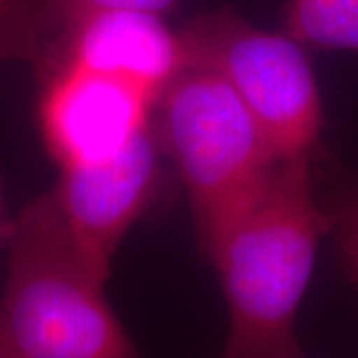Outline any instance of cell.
I'll return each instance as SVG.
<instances>
[{
  "instance_id": "obj_3",
  "label": "cell",
  "mask_w": 358,
  "mask_h": 358,
  "mask_svg": "<svg viewBox=\"0 0 358 358\" xmlns=\"http://www.w3.org/2000/svg\"><path fill=\"white\" fill-rule=\"evenodd\" d=\"M154 112L157 143L178 169L209 257L263 189L279 157L237 92L203 66L183 68Z\"/></svg>"
},
{
  "instance_id": "obj_9",
  "label": "cell",
  "mask_w": 358,
  "mask_h": 358,
  "mask_svg": "<svg viewBox=\"0 0 358 358\" xmlns=\"http://www.w3.org/2000/svg\"><path fill=\"white\" fill-rule=\"evenodd\" d=\"M178 2L179 0H0V8L20 16L34 28L42 56L52 40L88 14L122 8L167 14L178 6Z\"/></svg>"
},
{
  "instance_id": "obj_1",
  "label": "cell",
  "mask_w": 358,
  "mask_h": 358,
  "mask_svg": "<svg viewBox=\"0 0 358 358\" xmlns=\"http://www.w3.org/2000/svg\"><path fill=\"white\" fill-rule=\"evenodd\" d=\"M313 155L279 159L263 189L211 251L229 307L223 355L294 358L303 355L296 315L333 215L317 199Z\"/></svg>"
},
{
  "instance_id": "obj_13",
  "label": "cell",
  "mask_w": 358,
  "mask_h": 358,
  "mask_svg": "<svg viewBox=\"0 0 358 358\" xmlns=\"http://www.w3.org/2000/svg\"><path fill=\"white\" fill-rule=\"evenodd\" d=\"M6 229H8V221L4 219V203H2V183H0V245L6 239Z\"/></svg>"
},
{
  "instance_id": "obj_5",
  "label": "cell",
  "mask_w": 358,
  "mask_h": 358,
  "mask_svg": "<svg viewBox=\"0 0 358 358\" xmlns=\"http://www.w3.org/2000/svg\"><path fill=\"white\" fill-rule=\"evenodd\" d=\"M40 82V134L60 169L110 159L152 126L157 98L136 82L84 68Z\"/></svg>"
},
{
  "instance_id": "obj_10",
  "label": "cell",
  "mask_w": 358,
  "mask_h": 358,
  "mask_svg": "<svg viewBox=\"0 0 358 358\" xmlns=\"http://www.w3.org/2000/svg\"><path fill=\"white\" fill-rule=\"evenodd\" d=\"M329 211L333 215L331 235L338 255L358 287V183L338 193L336 201L329 205Z\"/></svg>"
},
{
  "instance_id": "obj_4",
  "label": "cell",
  "mask_w": 358,
  "mask_h": 358,
  "mask_svg": "<svg viewBox=\"0 0 358 358\" xmlns=\"http://www.w3.org/2000/svg\"><path fill=\"white\" fill-rule=\"evenodd\" d=\"M179 32L187 64L213 70L237 92L279 159L315 155L324 114L305 44L251 24L231 6L195 16Z\"/></svg>"
},
{
  "instance_id": "obj_7",
  "label": "cell",
  "mask_w": 358,
  "mask_h": 358,
  "mask_svg": "<svg viewBox=\"0 0 358 358\" xmlns=\"http://www.w3.org/2000/svg\"><path fill=\"white\" fill-rule=\"evenodd\" d=\"M187 66L181 32L167 26L164 14L122 8L68 26L44 48L34 70L44 78L58 68H84L136 82L159 98Z\"/></svg>"
},
{
  "instance_id": "obj_2",
  "label": "cell",
  "mask_w": 358,
  "mask_h": 358,
  "mask_svg": "<svg viewBox=\"0 0 358 358\" xmlns=\"http://www.w3.org/2000/svg\"><path fill=\"white\" fill-rule=\"evenodd\" d=\"M2 308L20 358H122L136 346L110 307L103 277L46 192L8 221Z\"/></svg>"
},
{
  "instance_id": "obj_12",
  "label": "cell",
  "mask_w": 358,
  "mask_h": 358,
  "mask_svg": "<svg viewBox=\"0 0 358 358\" xmlns=\"http://www.w3.org/2000/svg\"><path fill=\"white\" fill-rule=\"evenodd\" d=\"M0 358H20L2 303H0Z\"/></svg>"
},
{
  "instance_id": "obj_11",
  "label": "cell",
  "mask_w": 358,
  "mask_h": 358,
  "mask_svg": "<svg viewBox=\"0 0 358 358\" xmlns=\"http://www.w3.org/2000/svg\"><path fill=\"white\" fill-rule=\"evenodd\" d=\"M40 56V40L34 28L20 16L0 8V64L20 60L34 68Z\"/></svg>"
},
{
  "instance_id": "obj_8",
  "label": "cell",
  "mask_w": 358,
  "mask_h": 358,
  "mask_svg": "<svg viewBox=\"0 0 358 358\" xmlns=\"http://www.w3.org/2000/svg\"><path fill=\"white\" fill-rule=\"evenodd\" d=\"M281 20L307 48L358 54V0H282Z\"/></svg>"
},
{
  "instance_id": "obj_6",
  "label": "cell",
  "mask_w": 358,
  "mask_h": 358,
  "mask_svg": "<svg viewBox=\"0 0 358 358\" xmlns=\"http://www.w3.org/2000/svg\"><path fill=\"white\" fill-rule=\"evenodd\" d=\"M162 155L154 126H150L110 159L60 169L52 193L78 243L108 279L126 233L159 195Z\"/></svg>"
}]
</instances>
